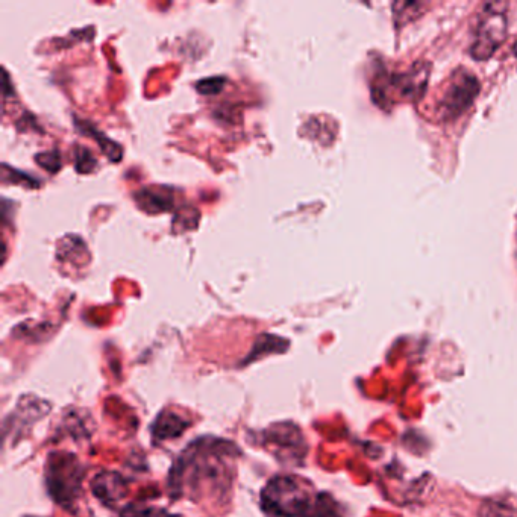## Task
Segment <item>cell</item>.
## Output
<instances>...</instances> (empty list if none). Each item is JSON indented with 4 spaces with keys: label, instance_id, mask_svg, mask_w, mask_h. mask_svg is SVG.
I'll return each mask as SVG.
<instances>
[{
    "label": "cell",
    "instance_id": "6da1fadb",
    "mask_svg": "<svg viewBox=\"0 0 517 517\" xmlns=\"http://www.w3.org/2000/svg\"><path fill=\"white\" fill-rule=\"evenodd\" d=\"M239 449L232 442L201 437L188 446L173 464L169 475L173 498L222 499L234 481L235 458Z\"/></svg>",
    "mask_w": 517,
    "mask_h": 517
},
{
    "label": "cell",
    "instance_id": "7a4b0ae2",
    "mask_svg": "<svg viewBox=\"0 0 517 517\" xmlns=\"http://www.w3.org/2000/svg\"><path fill=\"white\" fill-rule=\"evenodd\" d=\"M261 505L272 517H302L310 511L311 495L301 478L281 475L264 487Z\"/></svg>",
    "mask_w": 517,
    "mask_h": 517
},
{
    "label": "cell",
    "instance_id": "3957f363",
    "mask_svg": "<svg viewBox=\"0 0 517 517\" xmlns=\"http://www.w3.org/2000/svg\"><path fill=\"white\" fill-rule=\"evenodd\" d=\"M47 487L52 498L63 505L73 504L81 492L84 469L78 458L66 452H54L47 460Z\"/></svg>",
    "mask_w": 517,
    "mask_h": 517
},
{
    "label": "cell",
    "instance_id": "277c9868",
    "mask_svg": "<svg viewBox=\"0 0 517 517\" xmlns=\"http://www.w3.org/2000/svg\"><path fill=\"white\" fill-rule=\"evenodd\" d=\"M481 14L480 22L475 32L474 43L470 47V54L475 60L486 61L498 51L507 37V5L487 4Z\"/></svg>",
    "mask_w": 517,
    "mask_h": 517
},
{
    "label": "cell",
    "instance_id": "5b68a950",
    "mask_svg": "<svg viewBox=\"0 0 517 517\" xmlns=\"http://www.w3.org/2000/svg\"><path fill=\"white\" fill-rule=\"evenodd\" d=\"M480 93V82L470 72L454 73L445 94H443L440 113L445 120L457 119Z\"/></svg>",
    "mask_w": 517,
    "mask_h": 517
},
{
    "label": "cell",
    "instance_id": "8992f818",
    "mask_svg": "<svg viewBox=\"0 0 517 517\" xmlns=\"http://www.w3.org/2000/svg\"><path fill=\"white\" fill-rule=\"evenodd\" d=\"M427 81V64H416L408 72L392 76L387 85L398 91L399 99H417L427 88Z\"/></svg>",
    "mask_w": 517,
    "mask_h": 517
},
{
    "label": "cell",
    "instance_id": "52a82bcc",
    "mask_svg": "<svg viewBox=\"0 0 517 517\" xmlns=\"http://www.w3.org/2000/svg\"><path fill=\"white\" fill-rule=\"evenodd\" d=\"M91 490L94 496L104 504L114 505L122 501L128 493L125 480L116 472H102L91 481Z\"/></svg>",
    "mask_w": 517,
    "mask_h": 517
},
{
    "label": "cell",
    "instance_id": "ba28073f",
    "mask_svg": "<svg viewBox=\"0 0 517 517\" xmlns=\"http://www.w3.org/2000/svg\"><path fill=\"white\" fill-rule=\"evenodd\" d=\"M135 201L141 210L149 214L164 213L173 205L172 195L161 192V188H143L135 193Z\"/></svg>",
    "mask_w": 517,
    "mask_h": 517
},
{
    "label": "cell",
    "instance_id": "9c48e42d",
    "mask_svg": "<svg viewBox=\"0 0 517 517\" xmlns=\"http://www.w3.org/2000/svg\"><path fill=\"white\" fill-rule=\"evenodd\" d=\"M188 425H190V422H185L181 416L173 413V411H163L155 420L152 434L158 440L175 439V437L184 433Z\"/></svg>",
    "mask_w": 517,
    "mask_h": 517
},
{
    "label": "cell",
    "instance_id": "30bf717a",
    "mask_svg": "<svg viewBox=\"0 0 517 517\" xmlns=\"http://www.w3.org/2000/svg\"><path fill=\"white\" fill-rule=\"evenodd\" d=\"M82 131L85 134L90 135L94 140L99 141V146H101V151L107 155L108 160L113 161V163H117L120 161L123 155V149L120 148V145H117L116 141L111 140V138L105 137L102 132L96 131L93 126L88 125V123L82 122Z\"/></svg>",
    "mask_w": 517,
    "mask_h": 517
},
{
    "label": "cell",
    "instance_id": "8fae6325",
    "mask_svg": "<svg viewBox=\"0 0 517 517\" xmlns=\"http://www.w3.org/2000/svg\"><path fill=\"white\" fill-rule=\"evenodd\" d=\"M122 517H181L178 514L169 513L160 507H152V505L132 504L123 508Z\"/></svg>",
    "mask_w": 517,
    "mask_h": 517
},
{
    "label": "cell",
    "instance_id": "7c38bea8",
    "mask_svg": "<svg viewBox=\"0 0 517 517\" xmlns=\"http://www.w3.org/2000/svg\"><path fill=\"white\" fill-rule=\"evenodd\" d=\"M226 79L222 76H213V78L202 79L196 84V90L204 96H216L225 87Z\"/></svg>",
    "mask_w": 517,
    "mask_h": 517
},
{
    "label": "cell",
    "instance_id": "4fadbf2b",
    "mask_svg": "<svg viewBox=\"0 0 517 517\" xmlns=\"http://www.w3.org/2000/svg\"><path fill=\"white\" fill-rule=\"evenodd\" d=\"M35 161H37L44 170L51 173H57L58 170L61 169V166H63V161H61V155L58 154V151L38 154L37 157H35Z\"/></svg>",
    "mask_w": 517,
    "mask_h": 517
},
{
    "label": "cell",
    "instance_id": "5bb4252c",
    "mask_svg": "<svg viewBox=\"0 0 517 517\" xmlns=\"http://www.w3.org/2000/svg\"><path fill=\"white\" fill-rule=\"evenodd\" d=\"M75 166L79 173H88L96 167V160L88 149L76 148Z\"/></svg>",
    "mask_w": 517,
    "mask_h": 517
},
{
    "label": "cell",
    "instance_id": "9a60e30c",
    "mask_svg": "<svg viewBox=\"0 0 517 517\" xmlns=\"http://www.w3.org/2000/svg\"><path fill=\"white\" fill-rule=\"evenodd\" d=\"M481 517H517L516 511L501 502H490L481 510Z\"/></svg>",
    "mask_w": 517,
    "mask_h": 517
},
{
    "label": "cell",
    "instance_id": "2e32d148",
    "mask_svg": "<svg viewBox=\"0 0 517 517\" xmlns=\"http://www.w3.org/2000/svg\"><path fill=\"white\" fill-rule=\"evenodd\" d=\"M302 517H339L336 511H334V505L329 504L326 496H319L316 505L310 508L305 516Z\"/></svg>",
    "mask_w": 517,
    "mask_h": 517
}]
</instances>
